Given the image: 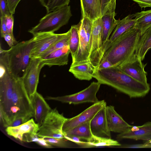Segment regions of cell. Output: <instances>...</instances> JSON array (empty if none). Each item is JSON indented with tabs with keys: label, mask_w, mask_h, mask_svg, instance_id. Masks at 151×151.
<instances>
[{
	"label": "cell",
	"mask_w": 151,
	"mask_h": 151,
	"mask_svg": "<svg viewBox=\"0 0 151 151\" xmlns=\"http://www.w3.org/2000/svg\"><path fill=\"white\" fill-rule=\"evenodd\" d=\"M32 102L34 110L35 121L40 126L52 109L42 95L37 92Z\"/></svg>",
	"instance_id": "obj_22"
},
{
	"label": "cell",
	"mask_w": 151,
	"mask_h": 151,
	"mask_svg": "<svg viewBox=\"0 0 151 151\" xmlns=\"http://www.w3.org/2000/svg\"><path fill=\"white\" fill-rule=\"evenodd\" d=\"M70 30V36L69 46L72 60L76 55L79 44V35L78 24L72 25Z\"/></svg>",
	"instance_id": "obj_28"
},
{
	"label": "cell",
	"mask_w": 151,
	"mask_h": 151,
	"mask_svg": "<svg viewBox=\"0 0 151 151\" xmlns=\"http://www.w3.org/2000/svg\"><path fill=\"white\" fill-rule=\"evenodd\" d=\"M106 105V102L104 100L99 101L94 103L78 115L71 118H68L63 126V133L90 121L96 114Z\"/></svg>",
	"instance_id": "obj_14"
},
{
	"label": "cell",
	"mask_w": 151,
	"mask_h": 151,
	"mask_svg": "<svg viewBox=\"0 0 151 151\" xmlns=\"http://www.w3.org/2000/svg\"><path fill=\"white\" fill-rule=\"evenodd\" d=\"M116 14H107L102 16V44L103 47L109 39L110 35L117 25L118 20L115 17Z\"/></svg>",
	"instance_id": "obj_24"
},
{
	"label": "cell",
	"mask_w": 151,
	"mask_h": 151,
	"mask_svg": "<svg viewBox=\"0 0 151 151\" xmlns=\"http://www.w3.org/2000/svg\"><path fill=\"white\" fill-rule=\"evenodd\" d=\"M140 36L135 26L132 27L122 35L104 52L102 60H107L113 66L119 67L135 53Z\"/></svg>",
	"instance_id": "obj_3"
},
{
	"label": "cell",
	"mask_w": 151,
	"mask_h": 151,
	"mask_svg": "<svg viewBox=\"0 0 151 151\" xmlns=\"http://www.w3.org/2000/svg\"><path fill=\"white\" fill-rule=\"evenodd\" d=\"M89 51L90 62L96 70L99 66L103 56L101 17L92 22Z\"/></svg>",
	"instance_id": "obj_9"
},
{
	"label": "cell",
	"mask_w": 151,
	"mask_h": 151,
	"mask_svg": "<svg viewBox=\"0 0 151 151\" xmlns=\"http://www.w3.org/2000/svg\"><path fill=\"white\" fill-rule=\"evenodd\" d=\"M79 35L78 49L71 65H81L90 62L89 45L91 32L92 21L86 17L82 18L78 24Z\"/></svg>",
	"instance_id": "obj_8"
},
{
	"label": "cell",
	"mask_w": 151,
	"mask_h": 151,
	"mask_svg": "<svg viewBox=\"0 0 151 151\" xmlns=\"http://www.w3.org/2000/svg\"><path fill=\"white\" fill-rule=\"evenodd\" d=\"M91 121L64 132L63 134L64 135L77 136L90 142L92 139L93 136L90 128Z\"/></svg>",
	"instance_id": "obj_26"
},
{
	"label": "cell",
	"mask_w": 151,
	"mask_h": 151,
	"mask_svg": "<svg viewBox=\"0 0 151 151\" xmlns=\"http://www.w3.org/2000/svg\"><path fill=\"white\" fill-rule=\"evenodd\" d=\"M31 117L29 116L21 117L14 120L9 127H15L22 125L30 119Z\"/></svg>",
	"instance_id": "obj_35"
},
{
	"label": "cell",
	"mask_w": 151,
	"mask_h": 151,
	"mask_svg": "<svg viewBox=\"0 0 151 151\" xmlns=\"http://www.w3.org/2000/svg\"><path fill=\"white\" fill-rule=\"evenodd\" d=\"M10 112L11 123L15 119L21 117L34 116L33 104L26 91L22 78L15 79Z\"/></svg>",
	"instance_id": "obj_6"
},
{
	"label": "cell",
	"mask_w": 151,
	"mask_h": 151,
	"mask_svg": "<svg viewBox=\"0 0 151 151\" xmlns=\"http://www.w3.org/2000/svg\"><path fill=\"white\" fill-rule=\"evenodd\" d=\"M67 119L63 114L59 113L56 109H52L39 126L37 135L40 138H65L62 127Z\"/></svg>",
	"instance_id": "obj_7"
},
{
	"label": "cell",
	"mask_w": 151,
	"mask_h": 151,
	"mask_svg": "<svg viewBox=\"0 0 151 151\" xmlns=\"http://www.w3.org/2000/svg\"><path fill=\"white\" fill-rule=\"evenodd\" d=\"M134 53L128 60L119 67L122 71L137 81L148 84L147 72L145 70L147 64H144Z\"/></svg>",
	"instance_id": "obj_13"
},
{
	"label": "cell",
	"mask_w": 151,
	"mask_h": 151,
	"mask_svg": "<svg viewBox=\"0 0 151 151\" xmlns=\"http://www.w3.org/2000/svg\"><path fill=\"white\" fill-rule=\"evenodd\" d=\"M106 112L108 125L111 132L120 134L132 127L116 111L113 106H106Z\"/></svg>",
	"instance_id": "obj_18"
},
{
	"label": "cell",
	"mask_w": 151,
	"mask_h": 151,
	"mask_svg": "<svg viewBox=\"0 0 151 151\" xmlns=\"http://www.w3.org/2000/svg\"><path fill=\"white\" fill-rule=\"evenodd\" d=\"M101 84L93 82L87 87L76 93L58 97H48V100H54L69 104H78L86 102L97 103L99 101L96 94Z\"/></svg>",
	"instance_id": "obj_10"
},
{
	"label": "cell",
	"mask_w": 151,
	"mask_h": 151,
	"mask_svg": "<svg viewBox=\"0 0 151 151\" xmlns=\"http://www.w3.org/2000/svg\"><path fill=\"white\" fill-rule=\"evenodd\" d=\"M72 15L70 6L60 7L47 14L28 32L33 36L41 32L54 33L67 24Z\"/></svg>",
	"instance_id": "obj_5"
},
{
	"label": "cell",
	"mask_w": 151,
	"mask_h": 151,
	"mask_svg": "<svg viewBox=\"0 0 151 151\" xmlns=\"http://www.w3.org/2000/svg\"><path fill=\"white\" fill-rule=\"evenodd\" d=\"M68 31L69 33L65 37L56 42L41 55L39 58L44 57L54 51L61 48L65 46L69 45L70 32V29Z\"/></svg>",
	"instance_id": "obj_31"
},
{
	"label": "cell",
	"mask_w": 151,
	"mask_h": 151,
	"mask_svg": "<svg viewBox=\"0 0 151 151\" xmlns=\"http://www.w3.org/2000/svg\"><path fill=\"white\" fill-rule=\"evenodd\" d=\"M93 77L101 84L111 86L130 98L143 97L150 89L149 84H145L137 81L118 67L113 66L107 68L96 69Z\"/></svg>",
	"instance_id": "obj_1"
},
{
	"label": "cell",
	"mask_w": 151,
	"mask_h": 151,
	"mask_svg": "<svg viewBox=\"0 0 151 151\" xmlns=\"http://www.w3.org/2000/svg\"><path fill=\"white\" fill-rule=\"evenodd\" d=\"M33 38L18 42L7 50L0 48V63L15 79L22 78L29 63Z\"/></svg>",
	"instance_id": "obj_2"
},
{
	"label": "cell",
	"mask_w": 151,
	"mask_h": 151,
	"mask_svg": "<svg viewBox=\"0 0 151 151\" xmlns=\"http://www.w3.org/2000/svg\"><path fill=\"white\" fill-rule=\"evenodd\" d=\"M43 138L47 142L52 146L60 147L66 148L68 146L67 139L65 138H57L45 137Z\"/></svg>",
	"instance_id": "obj_33"
},
{
	"label": "cell",
	"mask_w": 151,
	"mask_h": 151,
	"mask_svg": "<svg viewBox=\"0 0 151 151\" xmlns=\"http://www.w3.org/2000/svg\"><path fill=\"white\" fill-rule=\"evenodd\" d=\"M70 52L69 45L54 51L46 56L40 58L44 66H62L68 64Z\"/></svg>",
	"instance_id": "obj_20"
},
{
	"label": "cell",
	"mask_w": 151,
	"mask_h": 151,
	"mask_svg": "<svg viewBox=\"0 0 151 151\" xmlns=\"http://www.w3.org/2000/svg\"><path fill=\"white\" fill-rule=\"evenodd\" d=\"M101 0H80L82 18L92 22L101 17Z\"/></svg>",
	"instance_id": "obj_21"
},
{
	"label": "cell",
	"mask_w": 151,
	"mask_h": 151,
	"mask_svg": "<svg viewBox=\"0 0 151 151\" xmlns=\"http://www.w3.org/2000/svg\"><path fill=\"white\" fill-rule=\"evenodd\" d=\"M151 49V26L140 36L135 53L142 60Z\"/></svg>",
	"instance_id": "obj_25"
},
{
	"label": "cell",
	"mask_w": 151,
	"mask_h": 151,
	"mask_svg": "<svg viewBox=\"0 0 151 151\" xmlns=\"http://www.w3.org/2000/svg\"><path fill=\"white\" fill-rule=\"evenodd\" d=\"M101 17L107 14H116V0H101Z\"/></svg>",
	"instance_id": "obj_32"
},
{
	"label": "cell",
	"mask_w": 151,
	"mask_h": 151,
	"mask_svg": "<svg viewBox=\"0 0 151 151\" xmlns=\"http://www.w3.org/2000/svg\"><path fill=\"white\" fill-rule=\"evenodd\" d=\"M21 0H6L8 7L11 13L13 14L18 4Z\"/></svg>",
	"instance_id": "obj_40"
},
{
	"label": "cell",
	"mask_w": 151,
	"mask_h": 151,
	"mask_svg": "<svg viewBox=\"0 0 151 151\" xmlns=\"http://www.w3.org/2000/svg\"><path fill=\"white\" fill-rule=\"evenodd\" d=\"M12 14L4 16L8 33L12 35L13 34L14 17Z\"/></svg>",
	"instance_id": "obj_34"
},
{
	"label": "cell",
	"mask_w": 151,
	"mask_h": 151,
	"mask_svg": "<svg viewBox=\"0 0 151 151\" xmlns=\"http://www.w3.org/2000/svg\"><path fill=\"white\" fill-rule=\"evenodd\" d=\"M113 66L112 64L108 60L103 59L97 69L107 68Z\"/></svg>",
	"instance_id": "obj_43"
},
{
	"label": "cell",
	"mask_w": 151,
	"mask_h": 151,
	"mask_svg": "<svg viewBox=\"0 0 151 151\" xmlns=\"http://www.w3.org/2000/svg\"><path fill=\"white\" fill-rule=\"evenodd\" d=\"M135 19L136 20L135 27L141 35L151 26V9L135 13Z\"/></svg>",
	"instance_id": "obj_27"
},
{
	"label": "cell",
	"mask_w": 151,
	"mask_h": 151,
	"mask_svg": "<svg viewBox=\"0 0 151 151\" xmlns=\"http://www.w3.org/2000/svg\"><path fill=\"white\" fill-rule=\"evenodd\" d=\"M0 10L1 15L12 14L8 7L6 0H0Z\"/></svg>",
	"instance_id": "obj_37"
},
{
	"label": "cell",
	"mask_w": 151,
	"mask_h": 151,
	"mask_svg": "<svg viewBox=\"0 0 151 151\" xmlns=\"http://www.w3.org/2000/svg\"><path fill=\"white\" fill-rule=\"evenodd\" d=\"M69 31L62 34L41 32L33 36V43L30 57L31 58H39L56 42L65 37Z\"/></svg>",
	"instance_id": "obj_12"
},
{
	"label": "cell",
	"mask_w": 151,
	"mask_h": 151,
	"mask_svg": "<svg viewBox=\"0 0 151 151\" xmlns=\"http://www.w3.org/2000/svg\"><path fill=\"white\" fill-rule=\"evenodd\" d=\"M44 66L41 58H31L22 78L25 89L32 102L37 92L41 70Z\"/></svg>",
	"instance_id": "obj_11"
},
{
	"label": "cell",
	"mask_w": 151,
	"mask_h": 151,
	"mask_svg": "<svg viewBox=\"0 0 151 151\" xmlns=\"http://www.w3.org/2000/svg\"><path fill=\"white\" fill-rule=\"evenodd\" d=\"M1 35L2 37L8 34L4 16L1 15Z\"/></svg>",
	"instance_id": "obj_41"
},
{
	"label": "cell",
	"mask_w": 151,
	"mask_h": 151,
	"mask_svg": "<svg viewBox=\"0 0 151 151\" xmlns=\"http://www.w3.org/2000/svg\"><path fill=\"white\" fill-rule=\"evenodd\" d=\"M65 138L68 140L73 142L82 147L84 148L85 142L81 141V138L74 136L64 135Z\"/></svg>",
	"instance_id": "obj_36"
},
{
	"label": "cell",
	"mask_w": 151,
	"mask_h": 151,
	"mask_svg": "<svg viewBox=\"0 0 151 151\" xmlns=\"http://www.w3.org/2000/svg\"><path fill=\"white\" fill-rule=\"evenodd\" d=\"M134 17L135 14H129L121 20L119 19L118 23L109 39L103 47V55L122 35L135 25L136 20L135 18L132 19Z\"/></svg>",
	"instance_id": "obj_19"
},
{
	"label": "cell",
	"mask_w": 151,
	"mask_h": 151,
	"mask_svg": "<svg viewBox=\"0 0 151 151\" xmlns=\"http://www.w3.org/2000/svg\"><path fill=\"white\" fill-rule=\"evenodd\" d=\"M95 69L90 62L84 64L70 65L69 71L76 78L81 80L90 81L93 77Z\"/></svg>",
	"instance_id": "obj_23"
},
{
	"label": "cell",
	"mask_w": 151,
	"mask_h": 151,
	"mask_svg": "<svg viewBox=\"0 0 151 151\" xmlns=\"http://www.w3.org/2000/svg\"><path fill=\"white\" fill-rule=\"evenodd\" d=\"M121 145L117 141L111 138L97 137L93 135L92 140L86 142L85 148L99 146H119Z\"/></svg>",
	"instance_id": "obj_29"
},
{
	"label": "cell",
	"mask_w": 151,
	"mask_h": 151,
	"mask_svg": "<svg viewBox=\"0 0 151 151\" xmlns=\"http://www.w3.org/2000/svg\"><path fill=\"white\" fill-rule=\"evenodd\" d=\"M41 5L45 7L47 14L60 7L68 5L70 0H39Z\"/></svg>",
	"instance_id": "obj_30"
},
{
	"label": "cell",
	"mask_w": 151,
	"mask_h": 151,
	"mask_svg": "<svg viewBox=\"0 0 151 151\" xmlns=\"http://www.w3.org/2000/svg\"><path fill=\"white\" fill-rule=\"evenodd\" d=\"M32 142H35L39 145L46 148L52 147V145L47 142L43 138L38 137L37 135L32 138Z\"/></svg>",
	"instance_id": "obj_38"
},
{
	"label": "cell",
	"mask_w": 151,
	"mask_h": 151,
	"mask_svg": "<svg viewBox=\"0 0 151 151\" xmlns=\"http://www.w3.org/2000/svg\"><path fill=\"white\" fill-rule=\"evenodd\" d=\"M9 46L11 47L17 44L18 42L16 40L14 35L7 34L3 37Z\"/></svg>",
	"instance_id": "obj_39"
},
{
	"label": "cell",
	"mask_w": 151,
	"mask_h": 151,
	"mask_svg": "<svg viewBox=\"0 0 151 151\" xmlns=\"http://www.w3.org/2000/svg\"><path fill=\"white\" fill-rule=\"evenodd\" d=\"M116 139L118 140L130 139L146 141L151 140V121L140 126H132L128 130L119 134Z\"/></svg>",
	"instance_id": "obj_17"
},
{
	"label": "cell",
	"mask_w": 151,
	"mask_h": 151,
	"mask_svg": "<svg viewBox=\"0 0 151 151\" xmlns=\"http://www.w3.org/2000/svg\"><path fill=\"white\" fill-rule=\"evenodd\" d=\"M0 121L6 128L11 123L10 109L15 79L3 65H0Z\"/></svg>",
	"instance_id": "obj_4"
},
{
	"label": "cell",
	"mask_w": 151,
	"mask_h": 151,
	"mask_svg": "<svg viewBox=\"0 0 151 151\" xmlns=\"http://www.w3.org/2000/svg\"><path fill=\"white\" fill-rule=\"evenodd\" d=\"M137 3L141 8L151 7V0H132Z\"/></svg>",
	"instance_id": "obj_42"
},
{
	"label": "cell",
	"mask_w": 151,
	"mask_h": 151,
	"mask_svg": "<svg viewBox=\"0 0 151 151\" xmlns=\"http://www.w3.org/2000/svg\"><path fill=\"white\" fill-rule=\"evenodd\" d=\"M39 125L32 118L20 125L6 127V131L9 136L25 142H31L32 138L37 135Z\"/></svg>",
	"instance_id": "obj_15"
},
{
	"label": "cell",
	"mask_w": 151,
	"mask_h": 151,
	"mask_svg": "<svg viewBox=\"0 0 151 151\" xmlns=\"http://www.w3.org/2000/svg\"><path fill=\"white\" fill-rule=\"evenodd\" d=\"M104 106L95 115L90 122V128L93 135L111 138L110 131L107 122L106 107Z\"/></svg>",
	"instance_id": "obj_16"
},
{
	"label": "cell",
	"mask_w": 151,
	"mask_h": 151,
	"mask_svg": "<svg viewBox=\"0 0 151 151\" xmlns=\"http://www.w3.org/2000/svg\"><path fill=\"white\" fill-rule=\"evenodd\" d=\"M145 148L151 147V139L148 141H147L144 144Z\"/></svg>",
	"instance_id": "obj_44"
}]
</instances>
